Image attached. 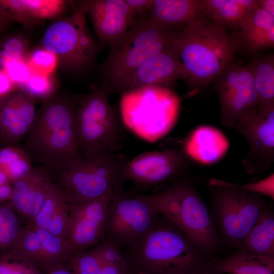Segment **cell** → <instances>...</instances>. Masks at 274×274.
<instances>
[{"mask_svg": "<svg viewBox=\"0 0 274 274\" xmlns=\"http://www.w3.org/2000/svg\"><path fill=\"white\" fill-rule=\"evenodd\" d=\"M139 17H143L150 10L154 0H124Z\"/></svg>", "mask_w": 274, "mask_h": 274, "instance_id": "60d3db41", "label": "cell"}, {"mask_svg": "<svg viewBox=\"0 0 274 274\" xmlns=\"http://www.w3.org/2000/svg\"><path fill=\"white\" fill-rule=\"evenodd\" d=\"M68 4L61 0H0V9L15 21L31 27L60 17Z\"/></svg>", "mask_w": 274, "mask_h": 274, "instance_id": "44dd1931", "label": "cell"}, {"mask_svg": "<svg viewBox=\"0 0 274 274\" xmlns=\"http://www.w3.org/2000/svg\"><path fill=\"white\" fill-rule=\"evenodd\" d=\"M57 83L52 75L31 73L28 80L17 90L33 98L43 100L55 94Z\"/></svg>", "mask_w": 274, "mask_h": 274, "instance_id": "e575fe53", "label": "cell"}, {"mask_svg": "<svg viewBox=\"0 0 274 274\" xmlns=\"http://www.w3.org/2000/svg\"><path fill=\"white\" fill-rule=\"evenodd\" d=\"M112 195L70 204L67 241L72 256L105 239L107 212Z\"/></svg>", "mask_w": 274, "mask_h": 274, "instance_id": "5bb4252c", "label": "cell"}, {"mask_svg": "<svg viewBox=\"0 0 274 274\" xmlns=\"http://www.w3.org/2000/svg\"><path fill=\"white\" fill-rule=\"evenodd\" d=\"M36 115L35 100L16 90L1 100L0 142L14 146L27 135Z\"/></svg>", "mask_w": 274, "mask_h": 274, "instance_id": "ac0fdd59", "label": "cell"}, {"mask_svg": "<svg viewBox=\"0 0 274 274\" xmlns=\"http://www.w3.org/2000/svg\"><path fill=\"white\" fill-rule=\"evenodd\" d=\"M125 247L134 274H196L209 257L160 214L146 234Z\"/></svg>", "mask_w": 274, "mask_h": 274, "instance_id": "7a4b0ae2", "label": "cell"}, {"mask_svg": "<svg viewBox=\"0 0 274 274\" xmlns=\"http://www.w3.org/2000/svg\"><path fill=\"white\" fill-rule=\"evenodd\" d=\"M1 110V100H0V113Z\"/></svg>", "mask_w": 274, "mask_h": 274, "instance_id": "c3c4849f", "label": "cell"}, {"mask_svg": "<svg viewBox=\"0 0 274 274\" xmlns=\"http://www.w3.org/2000/svg\"><path fill=\"white\" fill-rule=\"evenodd\" d=\"M12 194V184L4 172L0 169V203L10 200Z\"/></svg>", "mask_w": 274, "mask_h": 274, "instance_id": "b9f144b4", "label": "cell"}, {"mask_svg": "<svg viewBox=\"0 0 274 274\" xmlns=\"http://www.w3.org/2000/svg\"><path fill=\"white\" fill-rule=\"evenodd\" d=\"M220 108L222 125L236 131L258 112V100L252 73L248 64L235 60L214 81Z\"/></svg>", "mask_w": 274, "mask_h": 274, "instance_id": "7c38bea8", "label": "cell"}, {"mask_svg": "<svg viewBox=\"0 0 274 274\" xmlns=\"http://www.w3.org/2000/svg\"><path fill=\"white\" fill-rule=\"evenodd\" d=\"M23 230L9 202L0 203V249H14Z\"/></svg>", "mask_w": 274, "mask_h": 274, "instance_id": "4dcf8cb0", "label": "cell"}, {"mask_svg": "<svg viewBox=\"0 0 274 274\" xmlns=\"http://www.w3.org/2000/svg\"><path fill=\"white\" fill-rule=\"evenodd\" d=\"M169 45L178 55L191 92L207 87L233 62L237 51L232 33L206 17L175 29Z\"/></svg>", "mask_w": 274, "mask_h": 274, "instance_id": "6da1fadb", "label": "cell"}, {"mask_svg": "<svg viewBox=\"0 0 274 274\" xmlns=\"http://www.w3.org/2000/svg\"><path fill=\"white\" fill-rule=\"evenodd\" d=\"M229 143L219 130L209 126L194 129L186 139L183 150L188 158L203 164L219 160L226 153Z\"/></svg>", "mask_w": 274, "mask_h": 274, "instance_id": "603a6c76", "label": "cell"}, {"mask_svg": "<svg viewBox=\"0 0 274 274\" xmlns=\"http://www.w3.org/2000/svg\"><path fill=\"white\" fill-rule=\"evenodd\" d=\"M0 274H41L33 264L17 248L0 256Z\"/></svg>", "mask_w": 274, "mask_h": 274, "instance_id": "836d02e7", "label": "cell"}, {"mask_svg": "<svg viewBox=\"0 0 274 274\" xmlns=\"http://www.w3.org/2000/svg\"><path fill=\"white\" fill-rule=\"evenodd\" d=\"M128 158L115 153L81 157L58 172L56 186L70 204L113 194L123 189V168Z\"/></svg>", "mask_w": 274, "mask_h": 274, "instance_id": "8992f818", "label": "cell"}, {"mask_svg": "<svg viewBox=\"0 0 274 274\" xmlns=\"http://www.w3.org/2000/svg\"><path fill=\"white\" fill-rule=\"evenodd\" d=\"M15 248L21 250L38 267H46L41 241L32 225L23 230Z\"/></svg>", "mask_w": 274, "mask_h": 274, "instance_id": "d590c367", "label": "cell"}, {"mask_svg": "<svg viewBox=\"0 0 274 274\" xmlns=\"http://www.w3.org/2000/svg\"><path fill=\"white\" fill-rule=\"evenodd\" d=\"M206 17L202 0H154L143 17L174 29Z\"/></svg>", "mask_w": 274, "mask_h": 274, "instance_id": "7402d4cb", "label": "cell"}, {"mask_svg": "<svg viewBox=\"0 0 274 274\" xmlns=\"http://www.w3.org/2000/svg\"><path fill=\"white\" fill-rule=\"evenodd\" d=\"M150 197L159 214L211 257L218 247V231L194 182L185 177L171 182L166 191Z\"/></svg>", "mask_w": 274, "mask_h": 274, "instance_id": "277c9868", "label": "cell"}, {"mask_svg": "<svg viewBox=\"0 0 274 274\" xmlns=\"http://www.w3.org/2000/svg\"><path fill=\"white\" fill-rule=\"evenodd\" d=\"M274 174H270L266 178L253 183L242 185L243 187L251 192L261 195L274 198Z\"/></svg>", "mask_w": 274, "mask_h": 274, "instance_id": "ab89813d", "label": "cell"}, {"mask_svg": "<svg viewBox=\"0 0 274 274\" xmlns=\"http://www.w3.org/2000/svg\"><path fill=\"white\" fill-rule=\"evenodd\" d=\"M178 104L176 96L163 87L141 88L122 93L120 117L136 135L154 143L174 126Z\"/></svg>", "mask_w": 274, "mask_h": 274, "instance_id": "9c48e42d", "label": "cell"}, {"mask_svg": "<svg viewBox=\"0 0 274 274\" xmlns=\"http://www.w3.org/2000/svg\"><path fill=\"white\" fill-rule=\"evenodd\" d=\"M207 265L225 274H274V256L254 255L243 247L223 258L209 257Z\"/></svg>", "mask_w": 274, "mask_h": 274, "instance_id": "d4e9b609", "label": "cell"}, {"mask_svg": "<svg viewBox=\"0 0 274 274\" xmlns=\"http://www.w3.org/2000/svg\"><path fill=\"white\" fill-rule=\"evenodd\" d=\"M48 274H74L68 268L61 267L59 265L54 267L50 270Z\"/></svg>", "mask_w": 274, "mask_h": 274, "instance_id": "bcb514c9", "label": "cell"}, {"mask_svg": "<svg viewBox=\"0 0 274 274\" xmlns=\"http://www.w3.org/2000/svg\"><path fill=\"white\" fill-rule=\"evenodd\" d=\"M25 61L31 73L44 75H52L58 63L56 56L44 48L33 50Z\"/></svg>", "mask_w": 274, "mask_h": 274, "instance_id": "8d00e7d4", "label": "cell"}, {"mask_svg": "<svg viewBox=\"0 0 274 274\" xmlns=\"http://www.w3.org/2000/svg\"><path fill=\"white\" fill-rule=\"evenodd\" d=\"M92 20L95 32L102 42L113 46L138 21L139 17L124 0H89L76 6Z\"/></svg>", "mask_w": 274, "mask_h": 274, "instance_id": "2e32d148", "label": "cell"}, {"mask_svg": "<svg viewBox=\"0 0 274 274\" xmlns=\"http://www.w3.org/2000/svg\"><path fill=\"white\" fill-rule=\"evenodd\" d=\"M237 132L248 145L244 170L251 175L268 170L274 162V108L257 113Z\"/></svg>", "mask_w": 274, "mask_h": 274, "instance_id": "9a60e30c", "label": "cell"}, {"mask_svg": "<svg viewBox=\"0 0 274 274\" xmlns=\"http://www.w3.org/2000/svg\"><path fill=\"white\" fill-rule=\"evenodd\" d=\"M175 29L145 18L137 22L112 47L100 66V87L107 95L117 92L120 85L143 63L169 44Z\"/></svg>", "mask_w": 274, "mask_h": 274, "instance_id": "5b68a950", "label": "cell"}, {"mask_svg": "<svg viewBox=\"0 0 274 274\" xmlns=\"http://www.w3.org/2000/svg\"><path fill=\"white\" fill-rule=\"evenodd\" d=\"M158 214L150 195L124 190L114 193L108 206L104 240L120 248L128 246L147 233Z\"/></svg>", "mask_w": 274, "mask_h": 274, "instance_id": "8fae6325", "label": "cell"}, {"mask_svg": "<svg viewBox=\"0 0 274 274\" xmlns=\"http://www.w3.org/2000/svg\"><path fill=\"white\" fill-rule=\"evenodd\" d=\"M32 160L22 148L14 146L0 147V169L12 184L33 169Z\"/></svg>", "mask_w": 274, "mask_h": 274, "instance_id": "f1b7e54d", "label": "cell"}, {"mask_svg": "<svg viewBox=\"0 0 274 274\" xmlns=\"http://www.w3.org/2000/svg\"><path fill=\"white\" fill-rule=\"evenodd\" d=\"M209 185L210 213L218 231L228 244L242 247L245 237L268 207L267 201L234 183L213 178Z\"/></svg>", "mask_w": 274, "mask_h": 274, "instance_id": "52a82bcc", "label": "cell"}, {"mask_svg": "<svg viewBox=\"0 0 274 274\" xmlns=\"http://www.w3.org/2000/svg\"><path fill=\"white\" fill-rule=\"evenodd\" d=\"M252 73L258 100V112L274 108V55L258 54L248 64Z\"/></svg>", "mask_w": 274, "mask_h": 274, "instance_id": "4316f807", "label": "cell"}, {"mask_svg": "<svg viewBox=\"0 0 274 274\" xmlns=\"http://www.w3.org/2000/svg\"><path fill=\"white\" fill-rule=\"evenodd\" d=\"M73 13L59 18L46 29L42 39L43 48L53 53L65 68L80 72L94 63L96 42L86 21L85 14L72 2Z\"/></svg>", "mask_w": 274, "mask_h": 274, "instance_id": "30bf717a", "label": "cell"}, {"mask_svg": "<svg viewBox=\"0 0 274 274\" xmlns=\"http://www.w3.org/2000/svg\"><path fill=\"white\" fill-rule=\"evenodd\" d=\"M131 274H134V273H131Z\"/></svg>", "mask_w": 274, "mask_h": 274, "instance_id": "f907efd6", "label": "cell"}, {"mask_svg": "<svg viewBox=\"0 0 274 274\" xmlns=\"http://www.w3.org/2000/svg\"><path fill=\"white\" fill-rule=\"evenodd\" d=\"M104 262L101 243L89 251L71 257L68 268L74 274H97Z\"/></svg>", "mask_w": 274, "mask_h": 274, "instance_id": "d6a6232c", "label": "cell"}, {"mask_svg": "<svg viewBox=\"0 0 274 274\" xmlns=\"http://www.w3.org/2000/svg\"><path fill=\"white\" fill-rule=\"evenodd\" d=\"M101 245L104 262L97 274L132 273L121 248L107 240Z\"/></svg>", "mask_w": 274, "mask_h": 274, "instance_id": "1f68e13d", "label": "cell"}, {"mask_svg": "<svg viewBox=\"0 0 274 274\" xmlns=\"http://www.w3.org/2000/svg\"><path fill=\"white\" fill-rule=\"evenodd\" d=\"M33 227L42 244L47 268L50 270L51 267L57 266L56 263L72 256L67 239L45 229Z\"/></svg>", "mask_w": 274, "mask_h": 274, "instance_id": "f546056e", "label": "cell"}, {"mask_svg": "<svg viewBox=\"0 0 274 274\" xmlns=\"http://www.w3.org/2000/svg\"><path fill=\"white\" fill-rule=\"evenodd\" d=\"M179 79L186 83L187 75L178 55L168 45L136 68L120 85L117 92L123 93L146 87H166Z\"/></svg>", "mask_w": 274, "mask_h": 274, "instance_id": "e0dca14e", "label": "cell"}, {"mask_svg": "<svg viewBox=\"0 0 274 274\" xmlns=\"http://www.w3.org/2000/svg\"><path fill=\"white\" fill-rule=\"evenodd\" d=\"M137 274H144V273H137Z\"/></svg>", "mask_w": 274, "mask_h": 274, "instance_id": "681fc988", "label": "cell"}, {"mask_svg": "<svg viewBox=\"0 0 274 274\" xmlns=\"http://www.w3.org/2000/svg\"><path fill=\"white\" fill-rule=\"evenodd\" d=\"M189 161L183 150L177 148L146 152L128 159L123 168L124 179L143 187L172 182L185 177Z\"/></svg>", "mask_w": 274, "mask_h": 274, "instance_id": "4fadbf2b", "label": "cell"}, {"mask_svg": "<svg viewBox=\"0 0 274 274\" xmlns=\"http://www.w3.org/2000/svg\"><path fill=\"white\" fill-rule=\"evenodd\" d=\"M257 5L259 8L274 16L273 0H257Z\"/></svg>", "mask_w": 274, "mask_h": 274, "instance_id": "f6af8a7d", "label": "cell"}, {"mask_svg": "<svg viewBox=\"0 0 274 274\" xmlns=\"http://www.w3.org/2000/svg\"><path fill=\"white\" fill-rule=\"evenodd\" d=\"M196 274H225L209 267L207 264Z\"/></svg>", "mask_w": 274, "mask_h": 274, "instance_id": "7dc6e473", "label": "cell"}, {"mask_svg": "<svg viewBox=\"0 0 274 274\" xmlns=\"http://www.w3.org/2000/svg\"><path fill=\"white\" fill-rule=\"evenodd\" d=\"M17 90L15 84L6 72L0 69V100Z\"/></svg>", "mask_w": 274, "mask_h": 274, "instance_id": "7bdbcfd3", "label": "cell"}, {"mask_svg": "<svg viewBox=\"0 0 274 274\" xmlns=\"http://www.w3.org/2000/svg\"><path fill=\"white\" fill-rule=\"evenodd\" d=\"M236 32L232 33L237 51L253 57L274 47V16L257 6L244 18Z\"/></svg>", "mask_w": 274, "mask_h": 274, "instance_id": "ffe728a7", "label": "cell"}, {"mask_svg": "<svg viewBox=\"0 0 274 274\" xmlns=\"http://www.w3.org/2000/svg\"><path fill=\"white\" fill-rule=\"evenodd\" d=\"M15 84L16 89L24 84L30 77L31 72L25 60H13L3 70Z\"/></svg>", "mask_w": 274, "mask_h": 274, "instance_id": "74e56055", "label": "cell"}, {"mask_svg": "<svg viewBox=\"0 0 274 274\" xmlns=\"http://www.w3.org/2000/svg\"><path fill=\"white\" fill-rule=\"evenodd\" d=\"M14 21L6 12L0 9V32L6 31Z\"/></svg>", "mask_w": 274, "mask_h": 274, "instance_id": "ee69618b", "label": "cell"}, {"mask_svg": "<svg viewBox=\"0 0 274 274\" xmlns=\"http://www.w3.org/2000/svg\"><path fill=\"white\" fill-rule=\"evenodd\" d=\"M258 256H274V213L269 207L245 237L243 247Z\"/></svg>", "mask_w": 274, "mask_h": 274, "instance_id": "83f0119b", "label": "cell"}, {"mask_svg": "<svg viewBox=\"0 0 274 274\" xmlns=\"http://www.w3.org/2000/svg\"><path fill=\"white\" fill-rule=\"evenodd\" d=\"M1 50L5 52L13 59L25 60L27 55V43L26 41L20 36H12L3 41Z\"/></svg>", "mask_w": 274, "mask_h": 274, "instance_id": "f35d334b", "label": "cell"}, {"mask_svg": "<svg viewBox=\"0 0 274 274\" xmlns=\"http://www.w3.org/2000/svg\"><path fill=\"white\" fill-rule=\"evenodd\" d=\"M53 182L46 168L38 167L12 183L9 201L22 216L32 223L40 211Z\"/></svg>", "mask_w": 274, "mask_h": 274, "instance_id": "d6986e66", "label": "cell"}, {"mask_svg": "<svg viewBox=\"0 0 274 274\" xmlns=\"http://www.w3.org/2000/svg\"><path fill=\"white\" fill-rule=\"evenodd\" d=\"M121 121L107 94L93 85L79 101L77 110L76 138L80 155L88 158L116 153L123 138Z\"/></svg>", "mask_w": 274, "mask_h": 274, "instance_id": "ba28073f", "label": "cell"}, {"mask_svg": "<svg viewBox=\"0 0 274 274\" xmlns=\"http://www.w3.org/2000/svg\"><path fill=\"white\" fill-rule=\"evenodd\" d=\"M78 103L55 94L43 100L22 148L32 161L58 172L69 162L82 157L76 138Z\"/></svg>", "mask_w": 274, "mask_h": 274, "instance_id": "3957f363", "label": "cell"}, {"mask_svg": "<svg viewBox=\"0 0 274 274\" xmlns=\"http://www.w3.org/2000/svg\"><path fill=\"white\" fill-rule=\"evenodd\" d=\"M205 16L212 22L236 30L257 6V0H202Z\"/></svg>", "mask_w": 274, "mask_h": 274, "instance_id": "484cf974", "label": "cell"}, {"mask_svg": "<svg viewBox=\"0 0 274 274\" xmlns=\"http://www.w3.org/2000/svg\"><path fill=\"white\" fill-rule=\"evenodd\" d=\"M69 209L70 203L64 194L53 183L31 225L67 239Z\"/></svg>", "mask_w": 274, "mask_h": 274, "instance_id": "cb8c5ba5", "label": "cell"}]
</instances>
